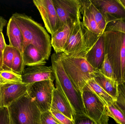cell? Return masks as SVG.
<instances>
[{
	"label": "cell",
	"instance_id": "obj_1",
	"mask_svg": "<svg viewBox=\"0 0 125 124\" xmlns=\"http://www.w3.org/2000/svg\"><path fill=\"white\" fill-rule=\"evenodd\" d=\"M20 28L23 38V49L28 45L34 46L46 60L51 54V38L42 25L25 14L15 13L11 16Z\"/></svg>",
	"mask_w": 125,
	"mask_h": 124
},
{
	"label": "cell",
	"instance_id": "obj_2",
	"mask_svg": "<svg viewBox=\"0 0 125 124\" xmlns=\"http://www.w3.org/2000/svg\"><path fill=\"white\" fill-rule=\"evenodd\" d=\"M105 53L111 65L119 84L125 82V33L106 30L103 34Z\"/></svg>",
	"mask_w": 125,
	"mask_h": 124
},
{
	"label": "cell",
	"instance_id": "obj_3",
	"mask_svg": "<svg viewBox=\"0 0 125 124\" xmlns=\"http://www.w3.org/2000/svg\"><path fill=\"white\" fill-rule=\"evenodd\" d=\"M51 58L55 77L56 86L61 90L70 103L74 115L85 114L82 92L76 88L67 75L59 54H52Z\"/></svg>",
	"mask_w": 125,
	"mask_h": 124
},
{
	"label": "cell",
	"instance_id": "obj_4",
	"mask_svg": "<svg viewBox=\"0 0 125 124\" xmlns=\"http://www.w3.org/2000/svg\"><path fill=\"white\" fill-rule=\"evenodd\" d=\"M59 54L67 75L76 88L82 92L87 81L94 78L99 70L91 66L85 58L71 57L62 52Z\"/></svg>",
	"mask_w": 125,
	"mask_h": 124
},
{
	"label": "cell",
	"instance_id": "obj_5",
	"mask_svg": "<svg viewBox=\"0 0 125 124\" xmlns=\"http://www.w3.org/2000/svg\"><path fill=\"white\" fill-rule=\"evenodd\" d=\"M7 107L11 124H40L42 113L27 92Z\"/></svg>",
	"mask_w": 125,
	"mask_h": 124
},
{
	"label": "cell",
	"instance_id": "obj_6",
	"mask_svg": "<svg viewBox=\"0 0 125 124\" xmlns=\"http://www.w3.org/2000/svg\"><path fill=\"white\" fill-rule=\"evenodd\" d=\"M82 96L86 116L96 124H108L106 105L87 84L82 91Z\"/></svg>",
	"mask_w": 125,
	"mask_h": 124
},
{
	"label": "cell",
	"instance_id": "obj_7",
	"mask_svg": "<svg viewBox=\"0 0 125 124\" xmlns=\"http://www.w3.org/2000/svg\"><path fill=\"white\" fill-rule=\"evenodd\" d=\"M55 87L53 82L50 80L29 84L27 93L35 102L41 113L50 110Z\"/></svg>",
	"mask_w": 125,
	"mask_h": 124
},
{
	"label": "cell",
	"instance_id": "obj_8",
	"mask_svg": "<svg viewBox=\"0 0 125 124\" xmlns=\"http://www.w3.org/2000/svg\"><path fill=\"white\" fill-rule=\"evenodd\" d=\"M79 0L81 4V19H82L81 25L88 51L104 33L99 28L89 9L87 0Z\"/></svg>",
	"mask_w": 125,
	"mask_h": 124
},
{
	"label": "cell",
	"instance_id": "obj_9",
	"mask_svg": "<svg viewBox=\"0 0 125 124\" xmlns=\"http://www.w3.org/2000/svg\"><path fill=\"white\" fill-rule=\"evenodd\" d=\"M87 51L80 19L73 25L62 53L71 57L85 58Z\"/></svg>",
	"mask_w": 125,
	"mask_h": 124
},
{
	"label": "cell",
	"instance_id": "obj_10",
	"mask_svg": "<svg viewBox=\"0 0 125 124\" xmlns=\"http://www.w3.org/2000/svg\"><path fill=\"white\" fill-rule=\"evenodd\" d=\"M53 2L58 18L59 28L70 20L76 21L81 19L79 0H53Z\"/></svg>",
	"mask_w": 125,
	"mask_h": 124
},
{
	"label": "cell",
	"instance_id": "obj_11",
	"mask_svg": "<svg viewBox=\"0 0 125 124\" xmlns=\"http://www.w3.org/2000/svg\"><path fill=\"white\" fill-rule=\"evenodd\" d=\"M47 31L52 35L59 28L58 18L53 0H33Z\"/></svg>",
	"mask_w": 125,
	"mask_h": 124
},
{
	"label": "cell",
	"instance_id": "obj_12",
	"mask_svg": "<svg viewBox=\"0 0 125 124\" xmlns=\"http://www.w3.org/2000/svg\"><path fill=\"white\" fill-rule=\"evenodd\" d=\"M102 14L107 25L111 22L125 20V11L117 0H91Z\"/></svg>",
	"mask_w": 125,
	"mask_h": 124
},
{
	"label": "cell",
	"instance_id": "obj_13",
	"mask_svg": "<svg viewBox=\"0 0 125 124\" xmlns=\"http://www.w3.org/2000/svg\"><path fill=\"white\" fill-rule=\"evenodd\" d=\"M22 82L24 83H33L46 80L54 81L55 74L52 66H36L25 68L21 75Z\"/></svg>",
	"mask_w": 125,
	"mask_h": 124
},
{
	"label": "cell",
	"instance_id": "obj_14",
	"mask_svg": "<svg viewBox=\"0 0 125 124\" xmlns=\"http://www.w3.org/2000/svg\"><path fill=\"white\" fill-rule=\"evenodd\" d=\"M28 84L23 83L1 85L0 107H7L27 92Z\"/></svg>",
	"mask_w": 125,
	"mask_h": 124
},
{
	"label": "cell",
	"instance_id": "obj_15",
	"mask_svg": "<svg viewBox=\"0 0 125 124\" xmlns=\"http://www.w3.org/2000/svg\"><path fill=\"white\" fill-rule=\"evenodd\" d=\"M76 21L71 20H68L51 35V46L56 54L63 52L71 28L74 23Z\"/></svg>",
	"mask_w": 125,
	"mask_h": 124
},
{
	"label": "cell",
	"instance_id": "obj_16",
	"mask_svg": "<svg viewBox=\"0 0 125 124\" xmlns=\"http://www.w3.org/2000/svg\"><path fill=\"white\" fill-rule=\"evenodd\" d=\"M105 55L104 38L103 34L92 47L87 51L85 58L91 66L95 69L100 70Z\"/></svg>",
	"mask_w": 125,
	"mask_h": 124
},
{
	"label": "cell",
	"instance_id": "obj_17",
	"mask_svg": "<svg viewBox=\"0 0 125 124\" xmlns=\"http://www.w3.org/2000/svg\"><path fill=\"white\" fill-rule=\"evenodd\" d=\"M106 107L109 117L118 124H125V93L119 89L117 99Z\"/></svg>",
	"mask_w": 125,
	"mask_h": 124
},
{
	"label": "cell",
	"instance_id": "obj_18",
	"mask_svg": "<svg viewBox=\"0 0 125 124\" xmlns=\"http://www.w3.org/2000/svg\"><path fill=\"white\" fill-rule=\"evenodd\" d=\"M51 108L57 109L66 117L73 121L74 113L73 108L61 90L56 86L53 91Z\"/></svg>",
	"mask_w": 125,
	"mask_h": 124
},
{
	"label": "cell",
	"instance_id": "obj_19",
	"mask_svg": "<svg viewBox=\"0 0 125 124\" xmlns=\"http://www.w3.org/2000/svg\"><path fill=\"white\" fill-rule=\"evenodd\" d=\"M7 34L9 40V45L20 51L22 54L23 36L20 28L12 17L7 23Z\"/></svg>",
	"mask_w": 125,
	"mask_h": 124
},
{
	"label": "cell",
	"instance_id": "obj_20",
	"mask_svg": "<svg viewBox=\"0 0 125 124\" xmlns=\"http://www.w3.org/2000/svg\"><path fill=\"white\" fill-rule=\"evenodd\" d=\"M22 57L25 66L45 65L47 60L40 52L32 44L28 45L23 49Z\"/></svg>",
	"mask_w": 125,
	"mask_h": 124
},
{
	"label": "cell",
	"instance_id": "obj_21",
	"mask_svg": "<svg viewBox=\"0 0 125 124\" xmlns=\"http://www.w3.org/2000/svg\"><path fill=\"white\" fill-rule=\"evenodd\" d=\"M94 78L96 82L115 100L117 99L119 84L117 81L105 76L100 73V70L95 73Z\"/></svg>",
	"mask_w": 125,
	"mask_h": 124
},
{
	"label": "cell",
	"instance_id": "obj_22",
	"mask_svg": "<svg viewBox=\"0 0 125 124\" xmlns=\"http://www.w3.org/2000/svg\"><path fill=\"white\" fill-rule=\"evenodd\" d=\"M90 89L103 101L106 106L115 101L112 97L109 95L96 82L94 78L91 79L86 83Z\"/></svg>",
	"mask_w": 125,
	"mask_h": 124
},
{
	"label": "cell",
	"instance_id": "obj_23",
	"mask_svg": "<svg viewBox=\"0 0 125 124\" xmlns=\"http://www.w3.org/2000/svg\"><path fill=\"white\" fill-rule=\"evenodd\" d=\"M22 83L21 75L17 74L11 71H0V84Z\"/></svg>",
	"mask_w": 125,
	"mask_h": 124
},
{
	"label": "cell",
	"instance_id": "obj_24",
	"mask_svg": "<svg viewBox=\"0 0 125 124\" xmlns=\"http://www.w3.org/2000/svg\"><path fill=\"white\" fill-rule=\"evenodd\" d=\"M87 2L89 9L95 22L100 29L104 33L108 25L104 17L99 10L92 3L91 0H87Z\"/></svg>",
	"mask_w": 125,
	"mask_h": 124
},
{
	"label": "cell",
	"instance_id": "obj_25",
	"mask_svg": "<svg viewBox=\"0 0 125 124\" xmlns=\"http://www.w3.org/2000/svg\"><path fill=\"white\" fill-rule=\"evenodd\" d=\"M15 49L9 45L7 44L3 51V70L11 71L12 65L14 57Z\"/></svg>",
	"mask_w": 125,
	"mask_h": 124
},
{
	"label": "cell",
	"instance_id": "obj_26",
	"mask_svg": "<svg viewBox=\"0 0 125 124\" xmlns=\"http://www.w3.org/2000/svg\"><path fill=\"white\" fill-rule=\"evenodd\" d=\"M22 54L17 50H15L14 57L12 65L11 71L17 74L22 75L25 68Z\"/></svg>",
	"mask_w": 125,
	"mask_h": 124
},
{
	"label": "cell",
	"instance_id": "obj_27",
	"mask_svg": "<svg viewBox=\"0 0 125 124\" xmlns=\"http://www.w3.org/2000/svg\"><path fill=\"white\" fill-rule=\"evenodd\" d=\"M99 70L101 73L107 78L117 81L112 66L108 59L106 54H105L104 60Z\"/></svg>",
	"mask_w": 125,
	"mask_h": 124
},
{
	"label": "cell",
	"instance_id": "obj_28",
	"mask_svg": "<svg viewBox=\"0 0 125 124\" xmlns=\"http://www.w3.org/2000/svg\"><path fill=\"white\" fill-rule=\"evenodd\" d=\"M40 124H61L50 110L42 113Z\"/></svg>",
	"mask_w": 125,
	"mask_h": 124
},
{
	"label": "cell",
	"instance_id": "obj_29",
	"mask_svg": "<svg viewBox=\"0 0 125 124\" xmlns=\"http://www.w3.org/2000/svg\"><path fill=\"white\" fill-rule=\"evenodd\" d=\"M50 111L53 115L61 124H73V121L66 117L57 109L51 108Z\"/></svg>",
	"mask_w": 125,
	"mask_h": 124
},
{
	"label": "cell",
	"instance_id": "obj_30",
	"mask_svg": "<svg viewBox=\"0 0 125 124\" xmlns=\"http://www.w3.org/2000/svg\"><path fill=\"white\" fill-rule=\"evenodd\" d=\"M106 30L119 31L125 33V21L119 20L112 22L111 25L107 27Z\"/></svg>",
	"mask_w": 125,
	"mask_h": 124
},
{
	"label": "cell",
	"instance_id": "obj_31",
	"mask_svg": "<svg viewBox=\"0 0 125 124\" xmlns=\"http://www.w3.org/2000/svg\"><path fill=\"white\" fill-rule=\"evenodd\" d=\"M73 124H96L85 114L74 115Z\"/></svg>",
	"mask_w": 125,
	"mask_h": 124
},
{
	"label": "cell",
	"instance_id": "obj_32",
	"mask_svg": "<svg viewBox=\"0 0 125 124\" xmlns=\"http://www.w3.org/2000/svg\"><path fill=\"white\" fill-rule=\"evenodd\" d=\"M0 124H11L7 107L0 108Z\"/></svg>",
	"mask_w": 125,
	"mask_h": 124
},
{
	"label": "cell",
	"instance_id": "obj_33",
	"mask_svg": "<svg viewBox=\"0 0 125 124\" xmlns=\"http://www.w3.org/2000/svg\"><path fill=\"white\" fill-rule=\"evenodd\" d=\"M6 45L3 31H1L0 32V50L3 51L5 49Z\"/></svg>",
	"mask_w": 125,
	"mask_h": 124
},
{
	"label": "cell",
	"instance_id": "obj_34",
	"mask_svg": "<svg viewBox=\"0 0 125 124\" xmlns=\"http://www.w3.org/2000/svg\"><path fill=\"white\" fill-rule=\"evenodd\" d=\"M7 21L3 17L0 16V32L3 31V28L6 26Z\"/></svg>",
	"mask_w": 125,
	"mask_h": 124
},
{
	"label": "cell",
	"instance_id": "obj_35",
	"mask_svg": "<svg viewBox=\"0 0 125 124\" xmlns=\"http://www.w3.org/2000/svg\"><path fill=\"white\" fill-rule=\"evenodd\" d=\"M3 51L0 50V71H3Z\"/></svg>",
	"mask_w": 125,
	"mask_h": 124
},
{
	"label": "cell",
	"instance_id": "obj_36",
	"mask_svg": "<svg viewBox=\"0 0 125 124\" xmlns=\"http://www.w3.org/2000/svg\"><path fill=\"white\" fill-rule=\"evenodd\" d=\"M119 89L125 93V83L119 84Z\"/></svg>",
	"mask_w": 125,
	"mask_h": 124
},
{
	"label": "cell",
	"instance_id": "obj_37",
	"mask_svg": "<svg viewBox=\"0 0 125 124\" xmlns=\"http://www.w3.org/2000/svg\"><path fill=\"white\" fill-rule=\"evenodd\" d=\"M117 1L122 6L125 11V0H117Z\"/></svg>",
	"mask_w": 125,
	"mask_h": 124
},
{
	"label": "cell",
	"instance_id": "obj_38",
	"mask_svg": "<svg viewBox=\"0 0 125 124\" xmlns=\"http://www.w3.org/2000/svg\"><path fill=\"white\" fill-rule=\"evenodd\" d=\"M1 85L0 84V108L1 100Z\"/></svg>",
	"mask_w": 125,
	"mask_h": 124
},
{
	"label": "cell",
	"instance_id": "obj_39",
	"mask_svg": "<svg viewBox=\"0 0 125 124\" xmlns=\"http://www.w3.org/2000/svg\"><path fill=\"white\" fill-rule=\"evenodd\" d=\"M124 83H125V82Z\"/></svg>",
	"mask_w": 125,
	"mask_h": 124
}]
</instances>
